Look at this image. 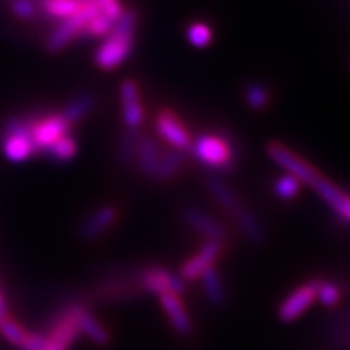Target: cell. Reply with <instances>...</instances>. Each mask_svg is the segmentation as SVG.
Returning a JSON list of instances; mask_svg holds the SVG:
<instances>
[{
  "mask_svg": "<svg viewBox=\"0 0 350 350\" xmlns=\"http://www.w3.org/2000/svg\"><path fill=\"white\" fill-rule=\"evenodd\" d=\"M2 313H5V304H3L2 295H0V314H2Z\"/></svg>",
  "mask_w": 350,
  "mask_h": 350,
  "instance_id": "cell-36",
  "label": "cell"
},
{
  "mask_svg": "<svg viewBox=\"0 0 350 350\" xmlns=\"http://www.w3.org/2000/svg\"><path fill=\"white\" fill-rule=\"evenodd\" d=\"M113 25V20L109 18L107 15H104L103 12L98 13V15L93 16L90 21H88L86 29H85V36H91V38H103L111 31Z\"/></svg>",
  "mask_w": 350,
  "mask_h": 350,
  "instance_id": "cell-32",
  "label": "cell"
},
{
  "mask_svg": "<svg viewBox=\"0 0 350 350\" xmlns=\"http://www.w3.org/2000/svg\"><path fill=\"white\" fill-rule=\"evenodd\" d=\"M190 151L206 167L217 170L234 167V146L221 135H201L191 143Z\"/></svg>",
  "mask_w": 350,
  "mask_h": 350,
  "instance_id": "cell-5",
  "label": "cell"
},
{
  "mask_svg": "<svg viewBox=\"0 0 350 350\" xmlns=\"http://www.w3.org/2000/svg\"><path fill=\"white\" fill-rule=\"evenodd\" d=\"M21 350H46V334L29 331Z\"/></svg>",
  "mask_w": 350,
  "mask_h": 350,
  "instance_id": "cell-35",
  "label": "cell"
},
{
  "mask_svg": "<svg viewBox=\"0 0 350 350\" xmlns=\"http://www.w3.org/2000/svg\"><path fill=\"white\" fill-rule=\"evenodd\" d=\"M83 2L85 0H38L39 10L60 21L77 15L81 10Z\"/></svg>",
  "mask_w": 350,
  "mask_h": 350,
  "instance_id": "cell-24",
  "label": "cell"
},
{
  "mask_svg": "<svg viewBox=\"0 0 350 350\" xmlns=\"http://www.w3.org/2000/svg\"><path fill=\"white\" fill-rule=\"evenodd\" d=\"M138 273L131 279L125 278H112L107 281H103L98 286L91 288V299L90 300H98L103 304H119V301H129L133 300L144 294L142 286H139Z\"/></svg>",
  "mask_w": 350,
  "mask_h": 350,
  "instance_id": "cell-10",
  "label": "cell"
},
{
  "mask_svg": "<svg viewBox=\"0 0 350 350\" xmlns=\"http://www.w3.org/2000/svg\"><path fill=\"white\" fill-rule=\"evenodd\" d=\"M139 139H142L139 129H129L126 126L124 133L120 135L119 144H117V159L122 165H130L135 163Z\"/></svg>",
  "mask_w": 350,
  "mask_h": 350,
  "instance_id": "cell-25",
  "label": "cell"
},
{
  "mask_svg": "<svg viewBox=\"0 0 350 350\" xmlns=\"http://www.w3.org/2000/svg\"><path fill=\"white\" fill-rule=\"evenodd\" d=\"M159 304L163 306L165 317L169 319V325L178 336H190L193 332V321L185 304H183L182 295L177 294H163L157 297Z\"/></svg>",
  "mask_w": 350,
  "mask_h": 350,
  "instance_id": "cell-17",
  "label": "cell"
},
{
  "mask_svg": "<svg viewBox=\"0 0 350 350\" xmlns=\"http://www.w3.org/2000/svg\"><path fill=\"white\" fill-rule=\"evenodd\" d=\"M138 15L133 10H124L113 20L111 31L94 54V62L103 70H113L129 59L135 44Z\"/></svg>",
  "mask_w": 350,
  "mask_h": 350,
  "instance_id": "cell-2",
  "label": "cell"
},
{
  "mask_svg": "<svg viewBox=\"0 0 350 350\" xmlns=\"http://www.w3.org/2000/svg\"><path fill=\"white\" fill-rule=\"evenodd\" d=\"M266 151H268V156L275 164L281 165V167L286 170V174L294 175V177L299 178V180L301 183H305V185L313 187L314 182L323 175L317 167H313L312 164L306 163L304 157L295 154L294 151L288 150L287 146H284L281 143H269Z\"/></svg>",
  "mask_w": 350,
  "mask_h": 350,
  "instance_id": "cell-7",
  "label": "cell"
},
{
  "mask_svg": "<svg viewBox=\"0 0 350 350\" xmlns=\"http://www.w3.org/2000/svg\"><path fill=\"white\" fill-rule=\"evenodd\" d=\"M139 286L144 294L163 295V294H177L182 295L187 291V282L178 274L163 268V266H150L143 268L137 274Z\"/></svg>",
  "mask_w": 350,
  "mask_h": 350,
  "instance_id": "cell-8",
  "label": "cell"
},
{
  "mask_svg": "<svg viewBox=\"0 0 350 350\" xmlns=\"http://www.w3.org/2000/svg\"><path fill=\"white\" fill-rule=\"evenodd\" d=\"M10 10L13 16L23 21L34 20L39 15V12H41L39 10L38 0H12Z\"/></svg>",
  "mask_w": 350,
  "mask_h": 350,
  "instance_id": "cell-31",
  "label": "cell"
},
{
  "mask_svg": "<svg viewBox=\"0 0 350 350\" xmlns=\"http://www.w3.org/2000/svg\"><path fill=\"white\" fill-rule=\"evenodd\" d=\"M300 188H301V182L299 178L291 174H284L274 182L273 190H274V195L278 196L279 200L288 201V200H294L295 196L300 193Z\"/></svg>",
  "mask_w": 350,
  "mask_h": 350,
  "instance_id": "cell-29",
  "label": "cell"
},
{
  "mask_svg": "<svg viewBox=\"0 0 350 350\" xmlns=\"http://www.w3.org/2000/svg\"><path fill=\"white\" fill-rule=\"evenodd\" d=\"M224 247V242L204 240L203 247H201L195 255H191L188 260L183 261L180 269H178V275H180L185 282L198 281L204 271L213 268V266H217V261L219 258L222 256Z\"/></svg>",
  "mask_w": 350,
  "mask_h": 350,
  "instance_id": "cell-11",
  "label": "cell"
},
{
  "mask_svg": "<svg viewBox=\"0 0 350 350\" xmlns=\"http://www.w3.org/2000/svg\"><path fill=\"white\" fill-rule=\"evenodd\" d=\"M119 216L120 211L116 204H103L81 222L78 235L85 242H96L117 224Z\"/></svg>",
  "mask_w": 350,
  "mask_h": 350,
  "instance_id": "cell-12",
  "label": "cell"
},
{
  "mask_svg": "<svg viewBox=\"0 0 350 350\" xmlns=\"http://www.w3.org/2000/svg\"><path fill=\"white\" fill-rule=\"evenodd\" d=\"M245 99H247V104L255 111H261V109L266 107L269 100V91L262 83H250L245 90Z\"/></svg>",
  "mask_w": 350,
  "mask_h": 350,
  "instance_id": "cell-30",
  "label": "cell"
},
{
  "mask_svg": "<svg viewBox=\"0 0 350 350\" xmlns=\"http://www.w3.org/2000/svg\"><path fill=\"white\" fill-rule=\"evenodd\" d=\"M120 100L124 122L129 129H139L144 119V109L139 98V90L133 80L120 83Z\"/></svg>",
  "mask_w": 350,
  "mask_h": 350,
  "instance_id": "cell-18",
  "label": "cell"
},
{
  "mask_svg": "<svg viewBox=\"0 0 350 350\" xmlns=\"http://www.w3.org/2000/svg\"><path fill=\"white\" fill-rule=\"evenodd\" d=\"M187 38L195 47H206L211 42L213 33L206 23H191L187 29Z\"/></svg>",
  "mask_w": 350,
  "mask_h": 350,
  "instance_id": "cell-33",
  "label": "cell"
},
{
  "mask_svg": "<svg viewBox=\"0 0 350 350\" xmlns=\"http://www.w3.org/2000/svg\"><path fill=\"white\" fill-rule=\"evenodd\" d=\"M77 321L78 327H80V334H85L96 345H107L112 340V336L107 331V327L88 310L86 305L78 304Z\"/></svg>",
  "mask_w": 350,
  "mask_h": 350,
  "instance_id": "cell-19",
  "label": "cell"
},
{
  "mask_svg": "<svg viewBox=\"0 0 350 350\" xmlns=\"http://www.w3.org/2000/svg\"><path fill=\"white\" fill-rule=\"evenodd\" d=\"M77 151H78L77 139L72 133H68L65 135V137L57 139L55 143H52L49 148H46L41 156H46L49 157V159L55 161V163L64 164V163H68L70 159H73V157L77 156Z\"/></svg>",
  "mask_w": 350,
  "mask_h": 350,
  "instance_id": "cell-26",
  "label": "cell"
},
{
  "mask_svg": "<svg viewBox=\"0 0 350 350\" xmlns=\"http://www.w3.org/2000/svg\"><path fill=\"white\" fill-rule=\"evenodd\" d=\"M206 188L214 201L229 214V217L234 221V224L237 226V229L242 232L243 237L248 242L255 245L265 242V227H262L260 219L256 217V214L252 209L245 206L242 200L239 198V195L221 177H217V175H208Z\"/></svg>",
  "mask_w": 350,
  "mask_h": 350,
  "instance_id": "cell-1",
  "label": "cell"
},
{
  "mask_svg": "<svg viewBox=\"0 0 350 350\" xmlns=\"http://www.w3.org/2000/svg\"><path fill=\"white\" fill-rule=\"evenodd\" d=\"M317 301V287H314V279L305 282L304 286L297 287L292 294H288L278 308V318L282 323H294L299 319L306 310Z\"/></svg>",
  "mask_w": 350,
  "mask_h": 350,
  "instance_id": "cell-13",
  "label": "cell"
},
{
  "mask_svg": "<svg viewBox=\"0 0 350 350\" xmlns=\"http://www.w3.org/2000/svg\"><path fill=\"white\" fill-rule=\"evenodd\" d=\"M182 221L187 227L201 235L204 240H216V242H227L226 227L217 222L213 216H209L198 208H185L182 211Z\"/></svg>",
  "mask_w": 350,
  "mask_h": 350,
  "instance_id": "cell-16",
  "label": "cell"
},
{
  "mask_svg": "<svg viewBox=\"0 0 350 350\" xmlns=\"http://www.w3.org/2000/svg\"><path fill=\"white\" fill-rule=\"evenodd\" d=\"M312 188H314V191L321 196V200L332 209V213L338 216L339 221L350 226V190L336 185L325 175H321Z\"/></svg>",
  "mask_w": 350,
  "mask_h": 350,
  "instance_id": "cell-14",
  "label": "cell"
},
{
  "mask_svg": "<svg viewBox=\"0 0 350 350\" xmlns=\"http://www.w3.org/2000/svg\"><path fill=\"white\" fill-rule=\"evenodd\" d=\"M28 332L29 331L20 321L12 318L7 312L0 314V334L12 345H16V347L21 349V345L25 344L26 338H28Z\"/></svg>",
  "mask_w": 350,
  "mask_h": 350,
  "instance_id": "cell-27",
  "label": "cell"
},
{
  "mask_svg": "<svg viewBox=\"0 0 350 350\" xmlns=\"http://www.w3.org/2000/svg\"><path fill=\"white\" fill-rule=\"evenodd\" d=\"M159 156H161V150H159V144L156 142V138L150 137V135H146V137H143L142 135L135 163L138 164V167L142 170L144 177L152 178L157 161H159Z\"/></svg>",
  "mask_w": 350,
  "mask_h": 350,
  "instance_id": "cell-21",
  "label": "cell"
},
{
  "mask_svg": "<svg viewBox=\"0 0 350 350\" xmlns=\"http://www.w3.org/2000/svg\"><path fill=\"white\" fill-rule=\"evenodd\" d=\"M72 126L64 119L62 113H49V116L31 117V139L34 151L41 156L46 148H49L57 139L70 133Z\"/></svg>",
  "mask_w": 350,
  "mask_h": 350,
  "instance_id": "cell-9",
  "label": "cell"
},
{
  "mask_svg": "<svg viewBox=\"0 0 350 350\" xmlns=\"http://www.w3.org/2000/svg\"><path fill=\"white\" fill-rule=\"evenodd\" d=\"M314 287H317V300L321 305L332 308L338 306L342 300V291L336 282L325 281V279H314Z\"/></svg>",
  "mask_w": 350,
  "mask_h": 350,
  "instance_id": "cell-28",
  "label": "cell"
},
{
  "mask_svg": "<svg viewBox=\"0 0 350 350\" xmlns=\"http://www.w3.org/2000/svg\"><path fill=\"white\" fill-rule=\"evenodd\" d=\"M96 106V98L90 93H81L73 98L70 103L65 106L60 113L65 120L68 122L70 126H73L78 122L85 119V117L93 111Z\"/></svg>",
  "mask_w": 350,
  "mask_h": 350,
  "instance_id": "cell-23",
  "label": "cell"
},
{
  "mask_svg": "<svg viewBox=\"0 0 350 350\" xmlns=\"http://www.w3.org/2000/svg\"><path fill=\"white\" fill-rule=\"evenodd\" d=\"M183 163H185V154H183V151H178V150H170L165 152L161 151L154 175H152V180H157V182L170 180V178H174L175 175L180 172V169L183 167Z\"/></svg>",
  "mask_w": 350,
  "mask_h": 350,
  "instance_id": "cell-22",
  "label": "cell"
},
{
  "mask_svg": "<svg viewBox=\"0 0 350 350\" xmlns=\"http://www.w3.org/2000/svg\"><path fill=\"white\" fill-rule=\"evenodd\" d=\"M93 2L98 5V8L104 15H107L109 18L117 20L120 16V13L124 12L119 0H93Z\"/></svg>",
  "mask_w": 350,
  "mask_h": 350,
  "instance_id": "cell-34",
  "label": "cell"
},
{
  "mask_svg": "<svg viewBox=\"0 0 350 350\" xmlns=\"http://www.w3.org/2000/svg\"><path fill=\"white\" fill-rule=\"evenodd\" d=\"M77 308L78 304H70L54 318L49 331L46 332V350H70L80 338Z\"/></svg>",
  "mask_w": 350,
  "mask_h": 350,
  "instance_id": "cell-6",
  "label": "cell"
},
{
  "mask_svg": "<svg viewBox=\"0 0 350 350\" xmlns=\"http://www.w3.org/2000/svg\"><path fill=\"white\" fill-rule=\"evenodd\" d=\"M156 130L165 142L172 144L174 150L188 151L191 143H193L187 126L182 124V120L172 111H167V109L161 111L159 116H157Z\"/></svg>",
  "mask_w": 350,
  "mask_h": 350,
  "instance_id": "cell-15",
  "label": "cell"
},
{
  "mask_svg": "<svg viewBox=\"0 0 350 350\" xmlns=\"http://www.w3.org/2000/svg\"><path fill=\"white\" fill-rule=\"evenodd\" d=\"M0 150L10 163H25L36 154L31 139V117H10L0 135Z\"/></svg>",
  "mask_w": 350,
  "mask_h": 350,
  "instance_id": "cell-3",
  "label": "cell"
},
{
  "mask_svg": "<svg viewBox=\"0 0 350 350\" xmlns=\"http://www.w3.org/2000/svg\"><path fill=\"white\" fill-rule=\"evenodd\" d=\"M98 13H100V10L93 0H85V2H83L81 10L78 12L77 15L60 21V25L51 33V36L47 38L46 41L47 52L55 54V52H60L62 49H65L73 39L85 36L88 21L93 18V16L98 15Z\"/></svg>",
  "mask_w": 350,
  "mask_h": 350,
  "instance_id": "cell-4",
  "label": "cell"
},
{
  "mask_svg": "<svg viewBox=\"0 0 350 350\" xmlns=\"http://www.w3.org/2000/svg\"><path fill=\"white\" fill-rule=\"evenodd\" d=\"M198 281H201V288H203V294L206 297L209 305H213L214 308H221V306L226 305L227 288L217 266H213V268L204 271Z\"/></svg>",
  "mask_w": 350,
  "mask_h": 350,
  "instance_id": "cell-20",
  "label": "cell"
}]
</instances>
